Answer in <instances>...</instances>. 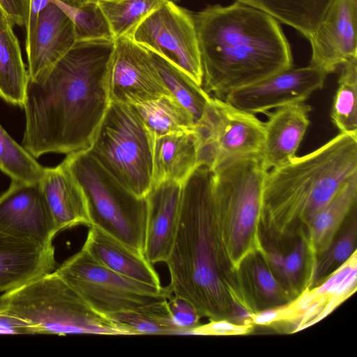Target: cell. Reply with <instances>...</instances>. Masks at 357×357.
I'll list each match as a JSON object with an SVG mask.
<instances>
[{"label":"cell","mask_w":357,"mask_h":357,"mask_svg":"<svg viewBox=\"0 0 357 357\" xmlns=\"http://www.w3.org/2000/svg\"><path fill=\"white\" fill-rule=\"evenodd\" d=\"M113 42H77L51 70L29 79L22 146L35 158L89 149L110 102L105 73Z\"/></svg>","instance_id":"cell-1"},{"label":"cell","mask_w":357,"mask_h":357,"mask_svg":"<svg viewBox=\"0 0 357 357\" xmlns=\"http://www.w3.org/2000/svg\"><path fill=\"white\" fill-rule=\"evenodd\" d=\"M202 68V89L224 100L230 92L294 66L280 23L236 1L194 13Z\"/></svg>","instance_id":"cell-2"},{"label":"cell","mask_w":357,"mask_h":357,"mask_svg":"<svg viewBox=\"0 0 357 357\" xmlns=\"http://www.w3.org/2000/svg\"><path fill=\"white\" fill-rule=\"evenodd\" d=\"M357 175V134L340 132L314 151L268 170L261 229L275 239L305 234L314 216Z\"/></svg>","instance_id":"cell-3"},{"label":"cell","mask_w":357,"mask_h":357,"mask_svg":"<svg viewBox=\"0 0 357 357\" xmlns=\"http://www.w3.org/2000/svg\"><path fill=\"white\" fill-rule=\"evenodd\" d=\"M167 286L174 296L190 303L202 317L223 319L229 313V282L213 227L212 170L195 169L182 185L177 229L165 262Z\"/></svg>","instance_id":"cell-4"},{"label":"cell","mask_w":357,"mask_h":357,"mask_svg":"<svg viewBox=\"0 0 357 357\" xmlns=\"http://www.w3.org/2000/svg\"><path fill=\"white\" fill-rule=\"evenodd\" d=\"M266 172L260 155L230 160L212 170L213 227L225 271L238 272L248 257L266 255L261 213Z\"/></svg>","instance_id":"cell-5"},{"label":"cell","mask_w":357,"mask_h":357,"mask_svg":"<svg viewBox=\"0 0 357 357\" xmlns=\"http://www.w3.org/2000/svg\"><path fill=\"white\" fill-rule=\"evenodd\" d=\"M0 312L26 322L34 334L130 335L90 307L55 270L4 292Z\"/></svg>","instance_id":"cell-6"},{"label":"cell","mask_w":357,"mask_h":357,"mask_svg":"<svg viewBox=\"0 0 357 357\" xmlns=\"http://www.w3.org/2000/svg\"><path fill=\"white\" fill-rule=\"evenodd\" d=\"M153 143L133 106L110 101L86 151L123 188L145 198L152 188Z\"/></svg>","instance_id":"cell-7"},{"label":"cell","mask_w":357,"mask_h":357,"mask_svg":"<svg viewBox=\"0 0 357 357\" xmlns=\"http://www.w3.org/2000/svg\"><path fill=\"white\" fill-rule=\"evenodd\" d=\"M64 160L84 191L91 225L144 253L146 197L127 190L86 150L67 154Z\"/></svg>","instance_id":"cell-8"},{"label":"cell","mask_w":357,"mask_h":357,"mask_svg":"<svg viewBox=\"0 0 357 357\" xmlns=\"http://www.w3.org/2000/svg\"><path fill=\"white\" fill-rule=\"evenodd\" d=\"M94 310L107 316L170 299L167 287H156L121 275L94 259L83 248L55 269Z\"/></svg>","instance_id":"cell-9"},{"label":"cell","mask_w":357,"mask_h":357,"mask_svg":"<svg viewBox=\"0 0 357 357\" xmlns=\"http://www.w3.org/2000/svg\"><path fill=\"white\" fill-rule=\"evenodd\" d=\"M198 167L213 170L230 160L260 155L264 125L255 114L211 96L194 130Z\"/></svg>","instance_id":"cell-10"},{"label":"cell","mask_w":357,"mask_h":357,"mask_svg":"<svg viewBox=\"0 0 357 357\" xmlns=\"http://www.w3.org/2000/svg\"><path fill=\"white\" fill-rule=\"evenodd\" d=\"M128 37L169 62L202 87L194 13L167 1L144 17Z\"/></svg>","instance_id":"cell-11"},{"label":"cell","mask_w":357,"mask_h":357,"mask_svg":"<svg viewBox=\"0 0 357 357\" xmlns=\"http://www.w3.org/2000/svg\"><path fill=\"white\" fill-rule=\"evenodd\" d=\"M109 100L137 105L171 95L152 53L128 36L113 42L105 73Z\"/></svg>","instance_id":"cell-12"},{"label":"cell","mask_w":357,"mask_h":357,"mask_svg":"<svg viewBox=\"0 0 357 357\" xmlns=\"http://www.w3.org/2000/svg\"><path fill=\"white\" fill-rule=\"evenodd\" d=\"M327 75L310 64L293 66L233 91L224 100L253 114H266L280 107L305 102L315 91L324 87Z\"/></svg>","instance_id":"cell-13"},{"label":"cell","mask_w":357,"mask_h":357,"mask_svg":"<svg viewBox=\"0 0 357 357\" xmlns=\"http://www.w3.org/2000/svg\"><path fill=\"white\" fill-rule=\"evenodd\" d=\"M0 233L43 247L58 233L40 183L12 180L0 195Z\"/></svg>","instance_id":"cell-14"},{"label":"cell","mask_w":357,"mask_h":357,"mask_svg":"<svg viewBox=\"0 0 357 357\" xmlns=\"http://www.w3.org/2000/svg\"><path fill=\"white\" fill-rule=\"evenodd\" d=\"M308 40L310 65L326 75L357 59V0H333Z\"/></svg>","instance_id":"cell-15"},{"label":"cell","mask_w":357,"mask_h":357,"mask_svg":"<svg viewBox=\"0 0 357 357\" xmlns=\"http://www.w3.org/2000/svg\"><path fill=\"white\" fill-rule=\"evenodd\" d=\"M73 22L55 0L40 10L31 33L25 36L29 79L51 70L75 45Z\"/></svg>","instance_id":"cell-16"},{"label":"cell","mask_w":357,"mask_h":357,"mask_svg":"<svg viewBox=\"0 0 357 357\" xmlns=\"http://www.w3.org/2000/svg\"><path fill=\"white\" fill-rule=\"evenodd\" d=\"M182 185L165 182L152 188L146 197L144 255L152 264L165 262L170 254L178 226Z\"/></svg>","instance_id":"cell-17"},{"label":"cell","mask_w":357,"mask_h":357,"mask_svg":"<svg viewBox=\"0 0 357 357\" xmlns=\"http://www.w3.org/2000/svg\"><path fill=\"white\" fill-rule=\"evenodd\" d=\"M312 108L305 102L278 107L266 113L264 140L260 158L268 171L290 161L297 151L310 124Z\"/></svg>","instance_id":"cell-18"},{"label":"cell","mask_w":357,"mask_h":357,"mask_svg":"<svg viewBox=\"0 0 357 357\" xmlns=\"http://www.w3.org/2000/svg\"><path fill=\"white\" fill-rule=\"evenodd\" d=\"M39 183L58 233L91 225L84 191L65 160L45 167Z\"/></svg>","instance_id":"cell-19"},{"label":"cell","mask_w":357,"mask_h":357,"mask_svg":"<svg viewBox=\"0 0 357 357\" xmlns=\"http://www.w3.org/2000/svg\"><path fill=\"white\" fill-rule=\"evenodd\" d=\"M54 248L43 247L0 233V292L55 270Z\"/></svg>","instance_id":"cell-20"},{"label":"cell","mask_w":357,"mask_h":357,"mask_svg":"<svg viewBox=\"0 0 357 357\" xmlns=\"http://www.w3.org/2000/svg\"><path fill=\"white\" fill-rule=\"evenodd\" d=\"M82 246L100 264L132 280L160 287L153 264L143 252L119 241L100 227L91 225Z\"/></svg>","instance_id":"cell-21"},{"label":"cell","mask_w":357,"mask_h":357,"mask_svg":"<svg viewBox=\"0 0 357 357\" xmlns=\"http://www.w3.org/2000/svg\"><path fill=\"white\" fill-rule=\"evenodd\" d=\"M197 167L194 131L153 137L152 188L169 181L183 185Z\"/></svg>","instance_id":"cell-22"},{"label":"cell","mask_w":357,"mask_h":357,"mask_svg":"<svg viewBox=\"0 0 357 357\" xmlns=\"http://www.w3.org/2000/svg\"><path fill=\"white\" fill-rule=\"evenodd\" d=\"M356 199L357 175H355L312 218L303 234L307 242L310 266L334 241L341 225L356 206Z\"/></svg>","instance_id":"cell-23"},{"label":"cell","mask_w":357,"mask_h":357,"mask_svg":"<svg viewBox=\"0 0 357 357\" xmlns=\"http://www.w3.org/2000/svg\"><path fill=\"white\" fill-rule=\"evenodd\" d=\"M13 24L0 7V98L22 107L29 77Z\"/></svg>","instance_id":"cell-24"},{"label":"cell","mask_w":357,"mask_h":357,"mask_svg":"<svg viewBox=\"0 0 357 357\" xmlns=\"http://www.w3.org/2000/svg\"><path fill=\"white\" fill-rule=\"evenodd\" d=\"M261 10L307 40L333 0H234Z\"/></svg>","instance_id":"cell-25"},{"label":"cell","mask_w":357,"mask_h":357,"mask_svg":"<svg viewBox=\"0 0 357 357\" xmlns=\"http://www.w3.org/2000/svg\"><path fill=\"white\" fill-rule=\"evenodd\" d=\"M133 107L153 137L195 130L191 114L171 95Z\"/></svg>","instance_id":"cell-26"},{"label":"cell","mask_w":357,"mask_h":357,"mask_svg":"<svg viewBox=\"0 0 357 357\" xmlns=\"http://www.w3.org/2000/svg\"><path fill=\"white\" fill-rule=\"evenodd\" d=\"M168 300L158 301L135 310L122 311L107 317L133 335H185L173 321Z\"/></svg>","instance_id":"cell-27"},{"label":"cell","mask_w":357,"mask_h":357,"mask_svg":"<svg viewBox=\"0 0 357 357\" xmlns=\"http://www.w3.org/2000/svg\"><path fill=\"white\" fill-rule=\"evenodd\" d=\"M331 119L340 132L357 134V59L341 66Z\"/></svg>","instance_id":"cell-28"},{"label":"cell","mask_w":357,"mask_h":357,"mask_svg":"<svg viewBox=\"0 0 357 357\" xmlns=\"http://www.w3.org/2000/svg\"><path fill=\"white\" fill-rule=\"evenodd\" d=\"M152 54L169 93L189 112L196 123L211 96L181 70L162 57Z\"/></svg>","instance_id":"cell-29"},{"label":"cell","mask_w":357,"mask_h":357,"mask_svg":"<svg viewBox=\"0 0 357 357\" xmlns=\"http://www.w3.org/2000/svg\"><path fill=\"white\" fill-rule=\"evenodd\" d=\"M167 1L169 0H121L99 3L97 6L114 40L128 36L144 17Z\"/></svg>","instance_id":"cell-30"},{"label":"cell","mask_w":357,"mask_h":357,"mask_svg":"<svg viewBox=\"0 0 357 357\" xmlns=\"http://www.w3.org/2000/svg\"><path fill=\"white\" fill-rule=\"evenodd\" d=\"M0 170L11 180L38 183L44 174L40 165L22 146L18 144L0 124Z\"/></svg>","instance_id":"cell-31"},{"label":"cell","mask_w":357,"mask_h":357,"mask_svg":"<svg viewBox=\"0 0 357 357\" xmlns=\"http://www.w3.org/2000/svg\"><path fill=\"white\" fill-rule=\"evenodd\" d=\"M356 220L347 231L329 248L317 258L310 266V272L305 287L312 288L319 284L328 274L338 268L356 251Z\"/></svg>","instance_id":"cell-32"},{"label":"cell","mask_w":357,"mask_h":357,"mask_svg":"<svg viewBox=\"0 0 357 357\" xmlns=\"http://www.w3.org/2000/svg\"><path fill=\"white\" fill-rule=\"evenodd\" d=\"M356 251L344 264L328 274L319 284L312 287V291L338 305L356 289Z\"/></svg>","instance_id":"cell-33"},{"label":"cell","mask_w":357,"mask_h":357,"mask_svg":"<svg viewBox=\"0 0 357 357\" xmlns=\"http://www.w3.org/2000/svg\"><path fill=\"white\" fill-rule=\"evenodd\" d=\"M72 20L77 42L113 40L105 20L96 5L73 7L55 0Z\"/></svg>","instance_id":"cell-34"},{"label":"cell","mask_w":357,"mask_h":357,"mask_svg":"<svg viewBox=\"0 0 357 357\" xmlns=\"http://www.w3.org/2000/svg\"><path fill=\"white\" fill-rule=\"evenodd\" d=\"M252 257L253 260L250 266V275L257 294L263 300L271 303H278L285 299L286 291L268 268L265 257L255 254Z\"/></svg>","instance_id":"cell-35"},{"label":"cell","mask_w":357,"mask_h":357,"mask_svg":"<svg viewBox=\"0 0 357 357\" xmlns=\"http://www.w3.org/2000/svg\"><path fill=\"white\" fill-rule=\"evenodd\" d=\"M307 253V242L304 235H301L292 250L283 255L276 272L288 285L293 286L298 280Z\"/></svg>","instance_id":"cell-36"},{"label":"cell","mask_w":357,"mask_h":357,"mask_svg":"<svg viewBox=\"0 0 357 357\" xmlns=\"http://www.w3.org/2000/svg\"><path fill=\"white\" fill-rule=\"evenodd\" d=\"M168 307L174 323L185 335L199 325L201 316L196 308L188 301L177 296L168 300Z\"/></svg>","instance_id":"cell-37"},{"label":"cell","mask_w":357,"mask_h":357,"mask_svg":"<svg viewBox=\"0 0 357 357\" xmlns=\"http://www.w3.org/2000/svg\"><path fill=\"white\" fill-rule=\"evenodd\" d=\"M252 325L235 324L225 319H213L206 324L192 328L188 335H241L249 333Z\"/></svg>","instance_id":"cell-38"},{"label":"cell","mask_w":357,"mask_h":357,"mask_svg":"<svg viewBox=\"0 0 357 357\" xmlns=\"http://www.w3.org/2000/svg\"><path fill=\"white\" fill-rule=\"evenodd\" d=\"M0 7L14 24L24 26L29 12V0H0Z\"/></svg>","instance_id":"cell-39"},{"label":"cell","mask_w":357,"mask_h":357,"mask_svg":"<svg viewBox=\"0 0 357 357\" xmlns=\"http://www.w3.org/2000/svg\"><path fill=\"white\" fill-rule=\"evenodd\" d=\"M0 334H34L24 321L7 313L0 312Z\"/></svg>","instance_id":"cell-40"},{"label":"cell","mask_w":357,"mask_h":357,"mask_svg":"<svg viewBox=\"0 0 357 357\" xmlns=\"http://www.w3.org/2000/svg\"><path fill=\"white\" fill-rule=\"evenodd\" d=\"M284 306L273 307L261 311H255L252 317V324L268 326L282 321Z\"/></svg>","instance_id":"cell-41"},{"label":"cell","mask_w":357,"mask_h":357,"mask_svg":"<svg viewBox=\"0 0 357 357\" xmlns=\"http://www.w3.org/2000/svg\"><path fill=\"white\" fill-rule=\"evenodd\" d=\"M61 2L73 7H84L89 5H98L102 2H118L121 0H59Z\"/></svg>","instance_id":"cell-42"}]
</instances>
